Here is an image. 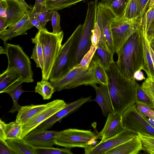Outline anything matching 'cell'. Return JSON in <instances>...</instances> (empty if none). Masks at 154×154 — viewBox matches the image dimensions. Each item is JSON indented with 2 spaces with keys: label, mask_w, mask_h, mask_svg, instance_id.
I'll use <instances>...</instances> for the list:
<instances>
[{
  "label": "cell",
  "mask_w": 154,
  "mask_h": 154,
  "mask_svg": "<svg viewBox=\"0 0 154 154\" xmlns=\"http://www.w3.org/2000/svg\"><path fill=\"white\" fill-rule=\"evenodd\" d=\"M63 32L57 34L50 32L46 28L38 30L36 34L42 48L44 68L42 70V80H48L54 63L62 46Z\"/></svg>",
  "instance_id": "4"
},
{
  "label": "cell",
  "mask_w": 154,
  "mask_h": 154,
  "mask_svg": "<svg viewBox=\"0 0 154 154\" xmlns=\"http://www.w3.org/2000/svg\"><path fill=\"white\" fill-rule=\"evenodd\" d=\"M54 11L47 10L38 13V17L42 28H45L47 22L51 20Z\"/></svg>",
  "instance_id": "40"
},
{
  "label": "cell",
  "mask_w": 154,
  "mask_h": 154,
  "mask_svg": "<svg viewBox=\"0 0 154 154\" xmlns=\"http://www.w3.org/2000/svg\"><path fill=\"white\" fill-rule=\"evenodd\" d=\"M138 134L125 129L122 131L105 141L95 145L84 148L85 154H105L113 148L136 137Z\"/></svg>",
  "instance_id": "12"
},
{
  "label": "cell",
  "mask_w": 154,
  "mask_h": 154,
  "mask_svg": "<svg viewBox=\"0 0 154 154\" xmlns=\"http://www.w3.org/2000/svg\"><path fill=\"white\" fill-rule=\"evenodd\" d=\"M8 7L7 0H0V17L5 20L6 12Z\"/></svg>",
  "instance_id": "46"
},
{
  "label": "cell",
  "mask_w": 154,
  "mask_h": 154,
  "mask_svg": "<svg viewBox=\"0 0 154 154\" xmlns=\"http://www.w3.org/2000/svg\"><path fill=\"white\" fill-rule=\"evenodd\" d=\"M6 126V124L1 119H0V141L7 145Z\"/></svg>",
  "instance_id": "45"
},
{
  "label": "cell",
  "mask_w": 154,
  "mask_h": 154,
  "mask_svg": "<svg viewBox=\"0 0 154 154\" xmlns=\"http://www.w3.org/2000/svg\"><path fill=\"white\" fill-rule=\"evenodd\" d=\"M142 40L144 60L143 70L145 72L147 77L154 82V66L150 51V42L143 35Z\"/></svg>",
  "instance_id": "25"
},
{
  "label": "cell",
  "mask_w": 154,
  "mask_h": 154,
  "mask_svg": "<svg viewBox=\"0 0 154 154\" xmlns=\"http://www.w3.org/2000/svg\"><path fill=\"white\" fill-rule=\"evenodd\" d=\"M137 110L148 118H154V110L146 105L139 102L135 103Z\"/></svg>",
  "instance_id": "42"
},
{
  "label": "cell",
  "mask_w": 154,
  "mask_h": 154,
  "mask_svg": "<svg viewBox=\"0 0 154 154\" xmlns=\"http://www.w3.org/2000/svg\"><path fill=\"white\" fill-rule=\"evenodd\" d=\"M136 21L115 17L111 24L114 51L117 54L129 37L139 28Z\"/></svg>",
  "instance_id": "10"
},
{
  "label": "cell",
  "mask_w": 154,
  "mask_h": 154,
  "mask_svg": "<svg viewBox=\"0 0 154 154\" xmlns=\"http://www.w3.org/2000/svg\"><path fill=\"white\" fill-rule=\"evenodd\" d=\"M91 96L82 97L75 101L66 104L63 108L43 122L36 128L46 130L51 128L57 122L78 109L84 103L91 101Z\"/></svg>",
  "instance_id": "14"
},
{
  "label": "cell",
  "mask_w": 154,
  "mask_h": 154,
  "mask_svg": "<svg viewBox=\"0 0 154 154\" xmlns=\"http://www.w3.org/2000/svg\"><path fill=\"white\" fill-rule=\"evenodd\" d=\"M142 143V150L146 152L154 154V137L138 134Z\"/></svg>",
  "instance_id": "35"
},
{
  "label": "cell",
  "mask_w": 154,
  "mask_h": 154,
  "mask_svg": "<svg viewBox=\"0 0 154 154\" xmlns=\"http://www.w3.org/2000/svg\"><path fill=\"white\" fill-rule=\"evenodd\" d=\"M122 120L124 128L137 134L154 137V128L149 123L146 116L137 110L135 104L125 111Z\"/></svg>",
  "instance_id": "9"
},
{
  "label": "cell",
  "mask_w": 154,
  "mask_h": 154,
  "mask_svg": "<svg viewBox=\"0 0 154 154\" xmlns=\"http://www.w3.org/2000/svg\"><path fill=\"white\" fill-rule=\"evenodd\" d=\"M108 0H101L102 2H105Z\"/></svg>",
  "instance_id": "56"
},
{
  "label": "cell",
  "mask_w": 154,
  "mask_h": 154,
  "mask_svg": "<svg viewBox=\"0 0 154 154\" xmlns=\"http://www.w3.org/2000/svg\"><path fill=\"white\" fill-rule=\"evenodd\" d=\"M134 78L135 80L137 81H142L146 79L141 70H138L134 74Z\"/></svg>",
  "instance_id": "49"
},
{
  "label": "cell",
  "mask_w": 154,
  "mask_h": 154,
  "mask_svg": "<svg viewBox=\"0 0 154 154\" xmlns=\"http://www.w3.org/2000/svg\"><path fill=\"white\" fill-rule=\"evenodd\" d=\"M142 143L138 135L106 152L105 154H137L142 150Z\"/></svg>",
  "instance_id": "21"
},
{
  "label": "cell",
  "mask_w": 154,
  "mask_h": 154,
  "mask_svg": "<svg viewBox=\"0 0 154 154\" xmlns=\"http://www.w3.org/2000/svg\"><path fill=\"white\" fill-rule=\"evenodd\" d=\"M141 87L154 105V82L147 77L142 83Z\"/></svg>",
  "instance_id": "37"
},
{
  "label": "cell",
  "mask_w": 154,
  "mask_h": 154,
  "mask_svg": "<svg viewBox=\"0 0 154 154\" xmlns=\"http://www.w3.org/2000/svg\"><path fill=\"white\" fill-rule=\"evenodd\" d=\"M22 133V124L16 121L6 124V134L7 139H20Z\"/></svg>",
  "instance_id": "31"
},
{
  "label": "cell",
  "mask_w": 154,
  "mask_h": 154,
  "mask_svg": "<svg viewBox=\"0 0 154 154\" xmlns=\"http://www.w3.org/2000/svg\"><path fill=\"white\" fill-rule=\"evenodd\" d=\"M36 154H73L70 149L59 148L53 146L34 147Z\"/></svg>",
  "instance_id": "32"
},
{
  "label": "cell",
  "mask_w": 154,
  "mask_h": 154,
  "mask_svg": "<svg viewBox=\"0 0 154 154\" xmlns=\"http://www.w3.org/2000/svg\"><path fill=\"white\" fill-rule=\"evenodd\" d=\"M85 0H45L47 10H60Z\"/></svg>",
  "instance_id": "30"
},
{
  "label": "cell",
  "mask_w": 154,
  "mask_h": 154,
  "mask_svg": "<svg viewBox=\"0 0 154 154\" xmlns=\"http://www.w3.org/2000/svg\"><path fill=\"white\" fill-rule=\"evenodd\" d=\"M51 21L53 29L52 32L54 34L58 33L60 31L61 27L60 25V15L57 10H54Z\"/></svg>",
  "instance_id": "41"
},
{
  "label": "cell",
  "mask_w": 154,
  "mask_h": 154,
  "mask_svg": "<svg viewBox=\"0 0 154 154\" xmlns=\"http://www.w3.org/2000/svg\"><path fill=\"white\" fill-rule=\"evenodd\" d=\"M110 9L103 2L98 3L96 21L101 28L111 54L114 53L111 29V24L116 17Z\"/></svg>",
  "instance_id": "13"
},
{
  "label": "cell",
  "mask_w": 154,
  "mask_h": 154,
  "mask_svg": "<svg viewBox=\"0 0 154 154\" xmlns=\"http://www.w3.org/2000/svg\"><path fill=\"white\" fill-rule=\"evenodd\" d=\"M0 154H15V153L7 145L0 141Z\"/></svg>",
  "instance_id": "47"
},
{
  "label": "cell",
  "mask_w": 154,
  "mask_h": 154,
  "mask_svg": "<svg viewBox=\"0 0 154 154\" xmlns=\"http://www.w3.org/2000/svg\"><path fill=\"white\" fill-rule=\"evenodd\" d=\"M22 85H20L8 94L11 97L13 102L12 107L9 112L13 113L18 111L21 107L18 103V100L21 94L25 91L22 89Z\"/></svg>",
  "instance_id": "34"
},
{
  "label": "cell",
  "mask_w": 154,
  "mask_h": 154,
  "mask_svg": "<svg viewBox=\"0 0 154 154\" xmlns=\"http://www.w3.org/2000/svg\"><path fill=\"white\" fill-rule=\"evenodd\" d=\"M8 25L6 20L0 17V32L5 31Z\"/></svg>",
  "instance_id": "50"
},
{
  "label": "cell",
  "mask_w": 154,
  "mask_h": 154,
  "mask_svg": "<svg viewBox=\"0 0 154 154\" xmlns=\"http://www.w3.org/2000/svg\"><path fill=\"white\" fill-rule=\"evenodd\" d=\"M23 82L18 72L13 68L8 66L0 75V93L8 94Z\"/></svg>",
  "instance_id": "18"
},
{
  "label": "cell",
  "mask_w": 154,
  "mask_h": 154,
  "mask_svg": "<svg viewBox=\"0 0 154 154\" xmlns=\"http://www.w3.org/2000/svg\"><path fill=\"white\" fill-rule=\"evenodd\" d=\"M137 102L143 103L154 110V105L150 99L139 84L136 90Z\"/></svg>",
  "instance_id": "36"
},
{
  "label": "cell",
  "mask_w": 154,
  "mask_h": 154,
  "mask_svg": "<svg viewBox=\"0 0 154 154\" xmlns=\"http://www.w3.org/2000/svg\"><path fill=\"white\" fill-rule=\"evenodd\" d=\"M22 4L25 13H30L32 11V7L28 5L24 0H19Z\"/></svg>",
  "instance_id": "48"
},
{
  "label": "cell",
  "mask_w": 154,
  "mask_h": 154,
  "mask_svg": "<svg viewBox=\"0 0 154 154\" xmlns=\"http://www.w3.org/2000/svg\"><path fill=\"white\" fill-rule=\"evenodd\" d=\"M143 35L138 28L128 38L120 50L116 62L119 72L131 80L135 72L143 70L144 64Z\"/></svg>",
  "instance_id": "2"
},
{
  "label": "cell",
  "mask_w": 154,
  "mask_h": 154,
  "mask_svg": "<svg viewBox=\"0 0 154 154\" xmlns=\"http://www.w3.org/2000/svg\"><path fill=\"white\" fill-rule=\"evenodd\" d=\"M0 54H5L6 51L5 49H4L2 46L0 47Z\"/></svg>",
  "instance_id": "53"
},
{
  "label": "cell",
  "mask_w": 154,
  "mask_h": 154,
  "mask_svg": "<svg viewBox=\"0 0 154 154\" xmlns=\"http://www.w3.org/2000/svg\"><path fill=\"white\" fill-rule=\"evenodd\" d=\"M97 48V46H91L90 50L84 56L80 63L74 67L79 68L88 66L96 52Z\"/></svg>",
  "instance_id": "38"
},
{
  "label": "cell",
  "mask_w": 154,
  "mask_h": 154,
  "mask_svg": "<svg viewBox=\"0 0 154 154\" xmlns=\"http://www.w3.org/2000/svg\"><path fill=\"white\" fill-rule=\"evenodd\" d=\"M150 43L154 38V5L149 7L143 16L139 28Z\"/></svg>",
  "instance_id": "20"
},
{
  "label": "cell",
  "mask_w": 154,
  "mask_h": 154,
  "mask_svg": "<svg viewBox=\"0 0 154 154\" xmlns=\"http://www.w3.org/2000/svg\"><path fill=\"white\" fill-rule=\"evenodd\" d=\"M98 1L92 0L88 4L85 22L71 59L70 70L80 63L91 48V37L96 20Z\"/></svg>",
  "instance_id": "3"
},
{
  "label": "cell",
  "mask_w": 154,
  "mask_h": 154,
  "mask_svg": "<svg viewBox=\"0 0 154 154\" xmlns=\"http://www.w3.org/2000/svg\"><path fill=\"white\" fill-rule=\"evenodd\" d=\"M57 131L35 128L23 139L34 147L53 146Z\"/></svg>",
  "instance_id": "15"
},
{
  "label": "cell",
  "mask_w": 154,
  "mask_h": 154,
  "mask_svg": "<svg viewBox=\"0 0 154 154\" xmlns=\"http://www.w3.org/2000/svg\"><path fill=\"white\" fill-rule=\"evenodd\" d=\"M151 0H138V8L136 20L139 23L147 10Z\"/></svg>",
  "instance_id": "39"
},
{
  "label": "cell",
  "mask_w": 154,
  "mask_h": 154,
  "mask_svg": "<svg viewBox=\"0 0 154 154\" xmlns=\"http://www.w3.org/2000/svg\"><path fill=\"white\" fill-rule=\"evenodd\" d=\"M108 78V86L113 112L121 115L137 102L136 90L138 84L128 79L119 70L113 61L106 70Z\"/></svg>",
  "instance_id": "1"
},
{
  "label": "cell",
  "mask_w": 154,
  "mask_h": 154,
  "mask_svg": "<svg viewBox=\"0 0 154 154\" xmlns=\"http://www.w3.org/2000/svg\"><path fill=\"white\" fill-rule=\"evenodd\" d=\"M32 42L35 44L30 58L35 62L36 66L42 70L44 68V60L42 49L41 43L38 38L35 36L32 38Z\"/></svg>",
  "instance_id": "29"
},
{
  "label": "cell",
  "mask_w": 154,
  "mask_h": 154,
  "mask_svg": "<svg viewBox=\"0 0 154 154\" xmlns=\"http://www.w3.org/2000/svg\"><path fill=\"white\" fill-rule=\"evenodd\" d=\"M82 25L79 24L60 49L52 68L49 80L54 82L61 79L70 71L71 59L79 37Z\"/></svg>",
  "instance_id": "6"
},
{
  "label": "cell",
  "mask_w": 154,
  "mask_h": 154,
  "mask_svg": "<svg viewBox=\"0 0 154 154\" xmlns=\"http://www.w3.org/2000/svg\"><path fill=\"white\" fill-rule=\"evenodd\" d=\"M151 43L152 44V45H153V47H154V38H153V39L152 40V42Z\"/></svg>",
  "instance_id": "55"
},
{
  "label": "cell",
  "mask_w": 154,
  "mask_h": 154,
  "mask_svg": "<svg viewBox=\"0 0 154 154\" xmlns=\"http://www.w3.org/2000/svg\"><path fill=\"white\" fill-rule=\"evenodd\" d=\"M50 103L41 105H31L21 106L18 111L15 121L23 124L44 109Z\"/></svg>",
  "instance_id": "23"
},
{
  "label": "cell",
  "mask_w": 154,
  "mask_h": 154,
  "mask_svg": "<svg viewBox=\"0 0 154 154\" xmlns=\"http://www.w3.org/2000/svg\"><path fill=\"white\" fill-rule=\"evenodd\" d=\"M94 62L92 59L87 67H74L59 80L51 82L55 91L71 89L82 85L101 84L97 79L94 71Z\"/></svg>",
  "instance_id": "5"
},
{
  "label": "cell",
  "mask_w": 154,
  "mask_h": 154,
  "mask_svg": "<svg viewBox=\"0 0 154 154\" xmlns=\"http://www.w3.org/2000/svg\"><path fill=\"white\" fill-rule=\"evenodd\" d=\"M97 137L91 130L69 128L57 131L54 139V145L66 148H85L96 142Z\"/></svg>",
  "instance_id": "7"
},
{
  "label": "cell",
  "mask_w": 154,
  "mask_h": 154,
  "mask_svg": "<svg viewBox=\"0 0 154 154\" xmlns=\"http://www.w3.org/2000/svg\"><path fill=\"white\" fill-rule=\"evenodd\" d=\"M122 116L114 112L108 115L104 127L97 136L101 139L100 142L116 136L125 129L122 125Z\"/></svg>",
  "instance_id": "16"
},
{
  "label": "cell",
  "mask_w": 154,
  "mask_h": 154,
  "mask_svg": "<svg viewBox=\"0 0 154 154\" xmlns=\"http://www.w3.org/2000/svg\"><path fill=\"white\" fill-rule=\"evenodd\" d=\"M138 8V0H129L126 9L123 19L125 20L136 21Z\"/></svg>",
  "instance_id": "33"
},
{
  "label": "cell",
  "mask_w": 154,
  "mask_h": 154,
  "mask_svg": "<svg viewBox=\"0 0 154 154\" xmlns=\"http://www.w3.org/2000/svg\"><path fill=\"white\" fill-rule=\"evenodd\" d=\"M62 100L56 99L50 102L44 109L22 125L21 138L23 139L31 131L48 119L66 105Z\"/></svg>",
  "instance_id": "11"
},
{
  "label": "cell",
  "mask_w": 154,
  "mask_h": 154,
  "mask_svg": "<svg viewBox=\"0 0 154 154\" xmlns=\"http://www.w3.org/2000/svg\"><path fill=\"white\" fill-rule=\"evenodd\" d=\"M92 59L94 62V71L97 79L101 84L108 85L107 75L100 59L96 52Z\"/></svg>",
  "instance_id": "26"
},
{
  "label": "cell",
  "mask_w": 154,
  "mask_h": 154,
  "mask_svg": "<svg viewBox=\"0 0 154 154\" xmlns=\"http://www.w3.org/2000/svg\"><path fill=\"white\" fill-rule=\"evenodd\" d=\"M29 17L31 23L36 27L38 30L43 28L42 27L38 17V13L33 7L32 12L29 13Z\"/></svg>",
  "instance_id": "44"
},
{
  "label": "cell",
  "mask_w": 154,
  "mask_h": 154,
  "mask_svg": "<svg viewBox=\"0 0 154 154\" xmlns=\"http://www.w3.org/2000/svg\"><path fill=\"white\" fill-rule=\"evenodd\" d=\"M55 91L51 82L47 80H42L40 82H37L35 88V92L41 95L44 100L51 99Z\"/></svg>",
  "instance_id": "28"
},
{
  "label": "cell",
  "mask_w": 154,
  "mask_h": 154,
  "mask_svg": "<svg viewBox=\"0 0 154 154\" xmlns=\"http://www.w3.org/2000/svg\"><path fill=\"white\" fill-rule=\"evenodd\" d=\"M129 1V0H108L104 3L116 17L122 19Z\"/></svg>",
  "instance_id": "27"
},
{
  "label": "cell",
  "mask_w": 154,
  "mask_h": 154,
  "mask_svg": "<svg viewBox=\"0 0 154 154\" xmlns=\"http://www.w3.org/2000/svg\"><path fill=\"white\" fill-rule=\"evenodd\" d=\"M98 86L97 84L92 86L96 93V97L92 100L96 102L100 107L103 115L107 116L113 112V108L108 85L101 84Z\"/></svg>",
  "instance_id": "19"
},
{
  "label": "cell",
  "mask_w": 154,
  "mask_h": 154,
  "mask_svg": "<svg viewBox=\"0 0 154 154\" xmlns=\"http://www.w3.org/2000/svg\"><path fill=\"white\" fill-rule=\"evenodd\" d=\"M153 5H154V0H151L150 2L149 7H150Z\"/></svg>",
  "instance_id": "54"
},
{
  "label": "cell",
  "mask_w": 154,
  "mask_h": 154,
  "mask_svg": "<svg viewBox=\"0 0 154 154\" xmlns=\"http://www.w3.org/2000/svg\"><path fill=\"white\" fill-rule=\"evenodd\" d=\"M6 143L15 154H36L34 146L23 139H8L6 140Z\"/></svg>",
  "instance_id": "24"
},
{
  "label": "cell",
  "mask_w": 154,
  "mask_h": 154,
  "mask_svg": "<svg viewBox=\"0 0 154 154\" xmlns=\"http://www.w3.org/2000/svg\"><path fill=\"white\" fill-rule=\"evenodd\" d=\"M148 122L150 125L154 128V118H149Z\"/></svg>",
  "instance_id": "52"
},
{
  "label": "cell",
  "mask_w": 154,
  "mask_h": 154,
  "mask_svg": "<svg viewBox=\"0 0 154 154\" xmlns=\"http://www.w3.org/2000/svg\"><path fill=\"white\" fill-rule=\"evenodd\" d=\"M29 14L26 13L23 17L18 22L0 32V38L4 43L18 35L27 34L26 32L34 26L30 21Z\"/></svg>",
  "instance_id": "17"
},
{
  "label": "cell",
  "mask_w": 154,
  "mask_h": 154,
  "mask_svg": "<svg viewBox=\"0 0 154 154\" xmlns=\"http://www.w3.org/2000/svg\"><path fill=\"white\" fill-rule=\"evenodd\" d=\"M8 66L13 68L19 74L24 82H34L29 58L19 45L4 43Z\"/></svg>",
  "instance_id": "8"
},
{
  "label": "cell",
  "mask_w": 154,
  "mask_h": 154,
  "mask_svg": "<svg viewBox=\"0 0 154 154\" xmlns=\"http://www.w3.org/2000/svg\"><path fill=\"white\" fill-rule=\"evenodd\" d=\"M149 49L154 66V47L151 43H149Z\"/></svg>",
  "instance_id": "51"
},
{
  "label": "cell",
  "mask_w": 154,
  "mask_h": 154,
  "mask_svg": "<svg viewBox=\"0 0 154 154\" xmlns=\"http://www.w3.org/2000/svg\"><path fill=\"white\" fill-rule=\"evenodd\" d=\"M8 7L5 19L10 27L19 21L24 16L25 12L19 0H7Z\"/></svg>",
  "instance_id": "22"
},
{
  "label": "cell",
  "mask_w": 154,
  "mask_h": 154,
  "mask_svg": "<svg viewBox=\"0 0 154 154\" xmlns=\"http://www.w3.org/2000/svg\"><path fill=\"white\" fill-rule=\"evenodd\" d=\"M100 35L101 31L100 28L96 21L91 37L92 46H97Z\"/></svg>",
  "instance_id": "43"
}]
</instances>
